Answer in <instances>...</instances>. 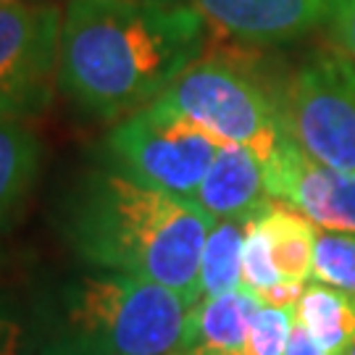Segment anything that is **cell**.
Returning <instances> with one entry per match:
<instances>
[{
  "mask_svg": "<svg viewBox=\"0 0 355 355\" xmlns=\"http://www.w3.org/2000/svg\"><path fill=\"white\" fill-rule=\"evenodd\" d=\"M263 174L271 200L295 208L316 229L355 234V171L318 164L290 140Z\"/></svg>",
  "mask_w": 355,
  "mask_h": 355,
  "instance_id": "ba28073f",
  "label": "cell"
},
{
  "mask_svg": "<svg viewBox=\"0 0 355 355\" xmlns=\"http://www.w3.org/2000/svg\"><path fill=\"white\" fill-rule=\"evenodd\" d=\"M216 218L192 200L95 166L69 184L55 224L82 266L119 271L200 300L198 274Z\"/></svg>",
  "mask_w": 355,
  "mask_h": 355,
  "instance_id": "7a4b0ae2",
  "label": "cell"
},
{
  "mask_svg": "<svg viewBox=\"0 0 355 355\" xmlns=\"http://www.w3.org/2000/svg\"><path fill=\"white\" fill-rule=\"evenodd\" d=\"M192 203L200 205L216 221L218 218L250 221L271 203L263 164L253 150L221 142Z\"/></svg>",
  "mask_w": 355,
  "mask_h": 355,
  "instance_id": "30bf717a",
  "label": "cell"
},
{
  "mask_svg": "<svg viewBox=\"0 0 355 355\" xmlns=\"http://www.w3.org/2000/svg\"><path fill=\"white\" fill-rule=\"evenodd\" d=\"M258 221L266 232L271 261L284 282L308 284L311 282V263H313V242L318 229L300 216L295 208L271 200L258 214Z\"/></svg>",
  "mask_w": 355,
  "mask_h": 355,
  "instance_id": "5bb4252c",
  "label": "cell"
},
{
  "mask_svg": "<svg viewBox=\"0 0 355 355\" xmlns=\"http://www.w3.org/2000/svg\"><path fill=\"white\" fill-rule=\"evenodd\" d=\"M221 140L155 101L116 121L101 145V166L140 184L192 200Z\"/></svg>",
  "mask_w": 355,
  "mask_h": 355,
  "instance_id": "5b68a950",
  "label": "cell"
},
{
  "mask_svg": "<svg viewBox=\"0 0 355 355\" xmlns=\"http://www.w3.org/2000/svg\"><path fill=\"white\" fill-rule=\"evenodd\" d=\"M0 355H29L26 305L8 295H0Z\"/></svg>",
  "mask_w": 355,
  "mask_h": 355,
  "instance_id": "ac0fdd59",
  "label": "cell"
},
{
  "mask_svg": "<svg viewBox=\"0 0 355 355\" xmlns=\"http://www.w3.org/2000/svg\"><path fill=\"white\" fill-rule=\"evenodd\" d=\"M245 227H248V221H237V218L214 221L208 240H205L203 255H200V274H198L200 300L242 287Z\"/></svg>",
  "mask_w": 355,
  "mask_h": 355,
  "instance_id": "9a60e30c",
  "label": "cell"
},
{
  "mask_svg": "<svg viewBox=\"0 0 355 355\" xmlns=\"http://www.w3.org/2000/svg\"><path fill=\"white\" fill-rule=\"evenodd\" d=\"M279 282H284L279 277V271L271 261V250H268L266 232L261 227L258 216H253L245 227V245H242V287L250 290L263 300L268 292L274 290Z\"/></svg>",
  "mask_w": 355,
  "mask_h": 355,
  "instance_id": "e0dca14e",
  "label": "cell"
},
{
  "mask_svg": "<svg viewBox=\"0 0 355 355\" xmlns=\"http://www.w3.org/2000/svg\"><path fill=\"white\" fill-rule=\"evenodd\" d=\"M158 103L195 121L216 140L253 150L263 166L290 142L279 85L229 58L200 55L168 85Z\"/></svg>",
  "mask_w": 355,
  "mask_h": 355,
  "instance_id": "277c9868",
  "label": "cell"
},
{
  "mask_svg": "<svg viewBox=\"0 0 355 355\" xmlns=\"http://www.w3.org/2000/svg\"><path fill=\"white\" fill-rule=\"evenodd\" d=\"M290 140L318 164L355 171V64L318 53L279 85Z\"/></svg>",
  "mask_w": 355,
  "mask_h": 355,
  "instance_id": "8992f818",
  "label": "cell"
},
{
  "mask_svg": "<svg viewBox=\"0 0 355 355\" xmlns=\"http://www.w3.org/2000/svg\"><path fill=\"white\" fill-rule=\"evenodd\" d=\"M40 174L37 135L21 119L0 116V232L21 216Z\"/></svg>",
  "mask_w": 355,
  "mask_h": 355,
  "instance_id": "7c38bea8",
  "label": "cell"
},
{
  "mask_svg": "<svg viewBox=\"0 0 355 355\" xmlns=\"http://www.w3.org/2000/svg\"><path fill=\"white\" fill-rule=\"evenodd\" d=\"M198 303L155 282L82 266L35 287L29 355H174Z\"/></svg>",
  "mask_w": 355,
  "mask_h": 355,
  "instance_id": "3957f363",
  "label": "cell"
},
{
  "mask_svg": "<svg viewBox=\"0 0 355 355\" xmlns=\"http://www.w3.org/2000/svg\"><path fill=\"white\" fill-rule=\"evenodd\" d=\"M327 24L337 48L355 64V0H331Z\"/></svg>",
  "mask_w": 355,
  "mask_h": 355,
  "instance_id": "d6986e66",
  "label": "cell"
},
{
  "mask_svg": "<svg viewBox=\"0 0 355 355\" xmlns=\"http://www.w3.org/2000/svg\"><path fill=\"white\" fill-rule=\"evenodd\" d=\"M284 355H329L327 350H321L313 337L300 327V324H292L290 340H287V350Z\"/></svg>",
  "mask_w": 355,
  "mask_h": 355,
  "instance_id": "ffe728a7",
  "label": "cell"
},
{
  "mask_svg": "<svg viewBox=\"0 0 355 355\" xmlns=\"http://www.w3.org/2000/svg\"><path fill=\"white\" fill-rule=\"evenodd\" d=\"M205 26L245 45H282L329 21L331 0H190Z\"/></svg>",
  "mask_w": 355,
  "mask_h": 355,
  "instance_id": "9c48e42d",
  "label": "cell"
},
{
  "mask_svg": "<svg viewBox=\"0 0 355 355\" xmlns=\"http://www.w3.org/2000/svg\"><path fill=\"white\" fill-rule=\"evenodd\" d=\"M61 16L51 3H0V116L42 114L58 87Z\"/></svg>",
  "mask_w": 355,
  "mask_h": 355,
  "instance_id": "52a82bcc",
  "label": "cell"
},
{
  "mask_svg": "<svg viewBox=\"0 0 355 355\" xmlns=\"http://www.w3.org/2000/svg\"><path fill=\"white\" fill-rule=\"evenodd\" d=\"M205 45V21L174 0H69L58 89L76 111L121 121L155 103Z\"/></svg>",
  "mask_w": 355,
  "mask_h": 355,
  "instance_id": "6da1fadb",
  "label": "cell"
},
{
  "mask_svg": "<svg viewBox=\"0 0 355 355\" xmlns=\"http://www.w3.org/2000/svg\"><path fill=\"white\" fill-rule=\"evenodd\" d=\"M295 324H300L321 350L347 355L355 343V300L327 284L308 282L295 305Z\"/></svg>",
  "mask_w": 355,
  "mask_h": 355,
  "instance_id": "4fadbf2b",
  "label": "cell"
},
{
  "mask_svg": "<svg viewBox=\"0 0 355 355\" xmlns=\"http://www.w3.org/2000/svg\"><path fill=\"white\" fill-rule=\"evenodd\" d=\"M347 355H355V343H353V347H350V350H347Z\"/></svg>",
  "mask_w": 355,
  "mask_h": 355,
  "instance_id": "7402d4cb",
  "label": "cell"
},
{
  "mask_svg": "<svg viewBox=\"0 0 355 355\" xmlns=\"http://www.w3.org/2000/svg\"><path fill=\"white\" fill-rule=\"evenodd\" d=\"M311 282L340 290L355 300V234L318 229L313 242Z\"/></svg>",
  "mask_w": 355,
  "mask_h": 355,
  "instance_id": "2e32d148",
  "label": "cell"
},
{
  "mask_svg": "<svg viewBox=\"0 0 355 355\" xmlns=\"http://www.w3.org/2000/svg\"><path fill=\"white\" fill-rule=\"evenodd\" d=\"M0 3H35V0H0Z\"/></svg>",
  "mask_w": 355,
  "mask_h": 355,
  "instance_id": "44dd1931",
  "label": "cell"
},
{
  "mask_svg": "<svg viewBox=\"0 0 355 355\" xmlns=\"http://www.w3.org/2000/svg\"><path fill=\"white\" fill-rule=\"evenodd\" d=\"M261 300L250 290L203 297L192 308L184 340L174 355H253L250 324Z\"/></svg>",
  "mask_w": 355,
  "mask_h": 355,
  "instance_id": "8fae6325",
  "label": "cell"
}]
</instances>
